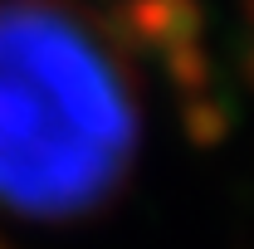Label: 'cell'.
I'll use <instances>...</instances> for the list:
<instances>
[{"mask_svg": "<svg viewBox=\"0 0 254 249\" xmlns=\"http://www.w3.org/2000/svg\"><path fill=\"white\" fill-rule=\"evenodd\" d=\"M137 156V103L78 20L0 5V205L39 220L83 215Z\"/></svg>", "mask_w": 254, "mask_h": 249, "instance_id": "cell-1", "label": "cell"}, {"mask_svg": "<svg viewBox=\"0 0 254 249\" xmlns=\"http://www.w3.org/2000/svg\"><path fill=\"white\" fill-rule=\"evenodd\" d=\"M0 249H5V240H0Z\"/></svg>", "mask_w": 254, "mask_h": 249, "instance_id": "cell-2", "label": "cell"}]
</instances>
